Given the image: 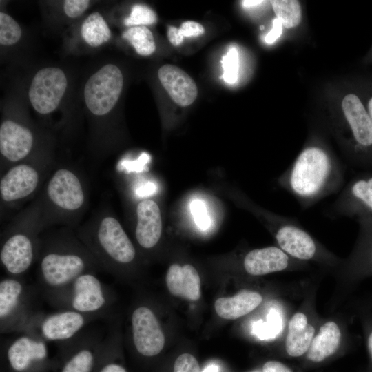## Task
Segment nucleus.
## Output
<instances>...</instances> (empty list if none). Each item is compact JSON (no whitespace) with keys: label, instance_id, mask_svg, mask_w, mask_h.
Segmentation results:
<instances>
[{"label":"nucleus","instance_id":"obj_30","mask_svg":"<svg viewBox=\"0 0 372 372\" xmlns=\"http://www.w3.org/2000/svg\"><path fill=\"white\" fill-rule=\"evenodd\" d=\"M21 29L10 15L0 13V43L11 45L18 42L21 37Z\"/></svg>","mask_w":372,"mask_h":372},{"label":"nucleus","instance_id":"obj_44","mask_svg":"<svg viewBox=\"0 0 372 372\" xmlns=\"http://www.w3.org/2000/svg\"><path fill=\"white\" fill-rule=\"evenodd\" d=\"M368 110H369V114L370 116L371 122H372V98L369 100L368 103Z\"/></svg>","mask_w":372,"mask_h":372},{"label":"nucleus","instance_id":"obj_34","mask_svg":"<svg viewBox=\"0 0 372 372\" xmlns=\"http://www.w3.org/2000/svg\"><path fill=\"white\" fill-rule=\"evenodd\" d=\"M190 211L196 225L201 229H208L211 225V220L207 214L203 201L195 199L190 204Z\"/></svg>","mask_w":372,"mask_h":372},{"label":"nucleus","instance_id":"obj_6","mask_svg":"<svg viewBox=\"0 0 372 372\" xmlns=\"http://www.w3.org/2000/svg\"><path fill=\"white\" fill-rule=\"evenodd\" d=\"M103 318L101 316L72 310H57L52 313L37 311L30 318L22 333L45 342H53L59 344L75 338L90 322Z\"/></svg>","mask_w":372,"mask_h":372},{"label":"nucleus","instance_id":"obj_31","mask_svg":"<svg viewBox=\"0 0 372 372\" xmlns=\"http://www.w3.org/2000/svg\"><path fill=\"white\" fill-rule=\"evenodd\" d=\"M157 21L155 12L143 4H135L131 10L129 17L126 18L124 23L127 26L141 25H152Z\"/></svg>","mask_w":372,"mask_h":372},{"label":"nucleus","instance_id":"obj_32","mask_svg":"<svg viewBox=\"0 0 372 372\" xmlns=\"http://www.w3.org/2000/svg\"><path fill=\"white\" fill-rule=\"evenodd\" d=\"M222 66L223 68V80L229 83H235L238 77L239 58L236 48H230L227 54L223 56Z\"/></svg>","mask_w":372,"mask_h":372},{"label":"nucleus","instance_id":"obj_5","mask_svg":"<svg viewBox=\"0 0 372 372\" xmlns=\"http://www.w3.org/2000/svg\"><path fill=\"white\" fill-rule=\"evenodd\" d=\"M56 366L47 342L29 334L20 333L1 347V372H55Z\"/></svg>","mask_w":372,"mask_h":372},{"label":"nucleus","instance_id":"obj_14","mask_svg":"<svg viewBox=\"0 0 372 372\" xmlns=\"http://www.w3.org/2000/svg\"><path fill=\"white\" fill-rule=\"evenodd\" d=\"M47 193L56 206L67 211L80 209L85 201L79 179L67 169H58L54 174L48 183Z\"/></svg>","mask_w":372,"mask_h":372},{"label":"nucleus","instance_id":"obj_26","mask_svg":"<svg viewBox=\"0 0 372 372\" xmlns=\"http://www.w3.org/2000/svg\"><path fill=\"white\" fill-rule=\"evenodd\" d=\"M81 33L84 41L92 47H98L111 37V31L99 12L90 14L83 22Z\"/></svg>","mask_w":372,"mask_h":372},{"label":"nucleus","instance_id":"obj_16","mask_svg":"<svg viewBox=\"0 0 372 372\" xmlns=\"http://www.w3.org/2000/svg\"><path fill=\"white\" fill-rule=\"evenodd\" d=\"M159 81L178 105L188 106L193 103L198 94V89L193 79L180 68L166 64L158 71Z\"/></svg>","mask_w":372,"mask_h":372},{"label":"nucleus","instance_id":"obj_2","mask_svg":"<svg viewBox=\"0 0 372 372\" xmlns=\"http://www.w3.org/2000/svg\"><path fill=\"white\" fill-rule=\"evenodd\" d=\"M94 261L79 245H49L43 253L39 267L37 288L43 298L65 287L77 277L92 272Z\"/></svg>","mask_w":372,"mask_h":372},{"label":"nucleus","instance_id":"obj_18","mask_svg":"<svg viewBox=\"0 0 372 372\" xmlns=\"http://www.w3.org/2000/svg\"><path fill=\"white\" fill-rule=\"evenodd\" d=\"M135 236L138 245L144 249L154 247L159 241L163 230L161 210L150 199L141 201L136 207Z\"/></svg>","mask_w":372,"mask_h":372},{"label":"nucleus","instance_id":"obj_12","mask_svg":"<svg viewBox=\"0 0 372 372\" xmlns=\"http://www.w3.org/2000/svg\"><path fill=\"white\" fill-rule=\"evenodd\" d=\"M130 321L132 342L136 353L144 358L158 355L165 345V335L152 309L145 305L135 307Z\"/></svg>","mask_w":372,"mask_h":372},{"label":"nucleus","instance_id":"obj_38","mask_svg":"<svg viewBox=\"0 0 372 372\" xmlns=\"http://www.w3.org/2000/svg\"><path fill=\"white\" fill-rule=\"evenodd\" d=\"M282 27L281 22L277 18L274 19L273 20L272 28L265 36V41L268 44L273 43L276 41L282 34Z\"/></svg>","mask_w":372,"mask_h":372},{"label":"nucleus","instance_id":"obj_43","mask_svg":"<svg viewBox=\"0 0 372 372\" xmlns=\"http://www.w3.org/2000/svg\"><path fill=\"white\" fill-rule=\"evenodd\" d=\"M202 372H219V366L217 364H211L206 366Z\"/></svg>","mask_w":372,"mask_h":372},{"label":"nucleus","instance_id":"obj_25","mask_svg":"<svg viewBox=\"0 0 372 372\" xmlns=\"http://www.w3.org/2000/svg\"><path fill=\"white\" fill-rule=\"evenodd\" d=\"M118 335L112 328L105 335L103 351L95 372H127L120 362Z\"/></svg>","mask_w":372,"mask_h":372},{"label":"nucleus","instance_id":"obj_40","mask_svg":"<svg viewBox=\"0 0 372 372\" xmlns=\"http://www.w3.org/2000/svg\"><path fill=\"white\" fill-rule=\"evenodd\" d=\"M167 38L173 45L178 46L183 43L184 37L179 28L170 25L167 30Z\"/></svg>","mask_w":372,"mask_h":372},{"label":"nucleus","instance_id":"obj_41","mask_svg":"<svg viewBox=\"0 0 372 372\" xmlns=\"http://www.w3.org/2000/svg\"><path fill=\"white\" fill-rule=\"evenodd\" d=\"M267 1L262 0H244L241 1L242 6L245 8H251L267 3Z\"/></svg>","mask_w":372,"mask_h":372},{"label":"nucleus","instance_id":"obj_23","mask_svg":"<svg viewBox=\"0 0 372 372\" xmlns=\"http://www.w3.org/2000/svg\"><path fill=\"white\" fill-rule=\"evenodd\" d=\"M314 333L315 329L308 323L305 314H294L289 322L286 338L285 345L288 355L299 357L305 353L309 350Z\"/></svg>","mask_w":372,"mask_h":372},{"label":"nucleus","instance_id":"obj_21","mask_svg":"<svg viewBox=\"0 0 372 372\" xmlns=\"http://www.w3.org/2000/svg\"><path fill=\"white\" fill-rule=\"evenodd\" d=\"M165 281L168 290L174 296L190 300H197L200 297V278L192 265H172L167 271Z\"/></svg>","mask_w":372,"mask_h":372},{"label":"nucleus","instance_id":"obj_3","mask_svg":"<svg viewBox=\"0 0 372 372\" xmlns=\"http://www.w3.org/2000/svg\"><path fill=\"white\" fill-rule=\"evenodd\" d=\"M43 299L57 310H72L108 319L114 297L108 285L92 272H86Z\"/></svg>","mask_w":372,"mask_h":372},{"label":"nucleus","instance_id":"obj_29","mask_svg":"<svg viewBox=\"0 0 372 372\" xmlns=\"http://www.w3.org/2000/svg\"><path fill=\"white\" fill-rule=\"evenodd\" d=\"M360 245L357 254V265L364 272H372V223L359 225Z\"/></svg>","mask_w":372,"mask_h":372},{"label":"nucleus","instance_id":"obj_8","mask_svg":"<svg viewBox=\"0 0 372 372\" xmlns=\"http://www.w3.org/2000/svg\"><path fill=\"white\" fill-rule=\"evenodd\" d=\"M104 338L100 331L85 329L72 340L59 344L55 372H95Z\"/></svg>","mask_w":372,"mask_h":372},{"label":"nucleus","instance_id":"obj_33","mask_svg":"<svg viewBox=\"0 0 372 372\" xmlns=\"http://www.w3.org/2000/svg\"><path fill=\"white\" fill-rule=\"evenodd\" d=\"M266 322H257L254 325V332L262 340L272 338L278 333L280 328L279 316L276 311H271L267 316Z\"/></svg>","mask_w":372,"mask_h":372},{"label":"nucleus","instance_id":"obj_24","mask_svg":"<svg viewBox=\"0 0 372 372\" xmlns=\"http://www.w3.org/2000/svg\"><path fill=\"white\" fill-rule=\"evenodd\" d=\"M341 332L338 324L332 321L321 326L319 333L313 338L307 351V358L320 362L332 355L339 347Z\"/></svg>","mask_w":372,"mask_h":372},{"label":"nucleus","instance_id":"obj_28","mask_svg":"<svg viewBox=\"0 0 372 372\" xmlns=\"http://www.w3.org/2000/svg\"><path fill=\"white\" fill-rule=\"evenodd\" d=\"M271 4L277 19L286 28H292L301 22L302 10L298 1L273 0Z\"/></svg>","mask_w":372,"mask_h":372},{"label":"nucleus","instance_id":"obj_13","mask_svg":"<svg viewBox=\"0 0 372 372\" xmlns=\"http://www.w3.org/2000/svg\"><path fill=\"white\" fill-rule=\"evenodd\" d=\"M67 85V77L61 69L39 70L32 79L28 92L32 107L42 114L53 112L59 105Z\"/></svg>","mask_w":372,"mask_h":372},{"label":"nucleus","instance_id":"obj_22","mask_svg":"<svg viewBox=\"0 0 372 372\" xmlns=\"http://www.w3.org/2000/svg\"><path fill=\"white\" fill-rule=\"evenodd\" d=\"M262 300V298L258 292L242 290L232 297L218 298L215 302L214 308L220 318L234 320L250 313L261 303Z\"/></svg>","mask_w":372,"mask_h":372},{"label":"nucleus","instance_id":"obj_15","mask_svg":"<svg viewBox=\"0 0 372 372\" xmlns=\"http://www.w3.org/2000/svg\"><path fill=\"white\" fill-rule=\"evenodd\" d=\"M35 256L32 239L25 234H15L3 243L1 262L12 277H20L32 265Z\"/></svg>","mask_w":372,"mask_h":372},{"label":"nucleus","instance_id":"obj_27","mask_svg":"<svg viewBox=\"0 0 372 372\" xmlns=\"http://www.w3.org/2000/svg\"><path fill=\"white\" fill-rule=\"evenodd\" d=\"M122 37L134 48L142 56H149L156 50V44L152 32L145 26H134L125 31Z\"/></svg>","mask_w":372,"mask_h":372},{"label":"nucleus","instance_id":"obj_11","mask_svg":"<svg viewBox=\"0 0 372 372\" xmlns=\"http://www.w3.org/2000/svg\"><path fill=\"white\" fill-rule=\"evenodd\" d=\"M123 85V74L113 64H107L92 74L85 83L84 99L94 114H107L118 100Z\"/></svg>","mask_w":372,"mask_h":372},{"label":"nucleus","instance_id":"obj_42","mask_svg":"<svg viewBox=\"0 0 372 372\" xmlns=\"http://www.w3.org/2000/svg\"><path fill=\"white\" fill-rule=\"evenodd\" d=\"M367 349L372 362V329H371L367 335Z\"/></svg>","mask_w":372,"mask_h":372},{"label":"nucleus","instance_id":"obj_10","mask_svg":"<svg viewBox=\"0 0 372 372\" xmlns=\"http://www.w3.org/2000/svg\"><path fill=\"white\" fill-rule=\"evenodd\" d=\"M260 214L272 231L279 248L289 256L309 260L319 254L317 242L296 218L262 211Z\"/></svg>","mask_w":372,"mask_h":372},{"label":"nucleus","instance_id":"obj_19","mask_svg":"<svg viewBox=\"0 0 372 372\" xmlns=\"http://www.w3.org/2000/svg\"><path fill=\"white\" fill-rule=\"evenodd\" d=\"M33 144L31 132L17 123L6 120L0 127V152L8 160L17 162L25 158Z\"/></svg>","mask_w":372,"mask_h":372},{"label":"nucleus","instance_id":"obj_7","mask_svg":"<svg viewBox=\"0 0 372 372\" xmlns=\"http://www.w3.org/2000/svg\"><path fill=\"white\" fill-rule=\"evenodd\" d=\"M87 242L106 269L113 272L121 265L132 263L136 258L134 245L114 217L104 218L93 238H88Z\"/></svg>","mask_w":372,"mask_h":372},{"label":"nucleus","instance_id":"obj_39","mask_svg":"<svg viewBox=\"0 0 372 372\" xmlns=\"http://www.w3.org/2000/svg\"><path fill=\"white\" fill-rule=\"evenodd\" d=\"M262 372H292V371L280 362L268 361L263 365Z\"/></svg>","mask_w":372,"mask_h":372},{"label":"nucleus","instance_id":"obj_17","mask_svg":"<svg viewBox=\"0 0 372 372\" xmlns=\"http://www.w3.org/2000/svg\"><path fill=\"white\" fill-rule=\"evenodd\" d=\"M39 183V174L32 167L20 164L11 168L0 182L1 198L6 202L23 198L31 194Z\"/></svg>","mask_w":372,"mask_h":372},{"label":"nucleus","instance_id":"obj_1","mask_svg":"<svg viewBox=\"0 0 372 372\" xmlns=\"http://www.w3.org/2000/svg\"><path fill=\"white\" fill-rule=\"evenodd\" d=\"M345 169L324 147H304L293 163L278 178V185L289 193L302 209L340 192Z\"/></svg>","mask_w":372,"mask_h":372},{"label":"nucleus","instance_id":"obj_35","mask_svg":"<svg viewBox=\"0 0 372 372\" xmlns=\"http://www.w3.org/2000/svg\"><path fill=\"white\" fill-rule=\"evenodd\" d=\"M174 372H200V369L194 356L189 353H183L174 362Z\"/></svg>","mask_w":372,"mask_h":372},{"label":"nucleus","instance_id":"obj_37","mask_svg":"<svg viewBox=\"0 0 372 372\" xmlns=\"http://www.w3.org/2000/svg\"><path fill=\"white\" fill-rule=\"evenodd\" d=\"M184 37H198L205 32L203 26L194 21H186L179 28Z\"/></svg>","mask_w":372,"mask_h":372},{"label":"nucleus","instance_id":"obj_4","mask_svg":"<svg viewBox=\"0 0 372 372\" xmlns=\"http://www.w3.org/2000/svg\"><path fill=\"white\" fill-rule=\"evenodd\" d=\"M39 294L37 287L27 285L19 277L0 281V331L1 334L21 333L37 310L34 301Z\"/></svg>","mask_w":372,"mask_h":372},{"label":"nucleus","instance_id":"obj_20","mask_svg":"<svg viewBox=\"0 0 372 372\" xmlns=\"http://www.w3.org/2000/svg\"><path fill=\"white\" fill-rule=\"evenodd\" d=\"M289 265V256L280 248L273 246L253 249L243 259L245 270L253 276L281 271Z\"/></svg>","mask_w":372,"mask_h":372},{"label":"nucleus","instance_id":"obj_9","mask_svg":"<svg viewBox=\"0 0 372 372\" xmlns=\"http://www.w3.org/2000/svg\"><path fill=\"white\" fill-rule=\"evenodd\" d=\"M327 214L331 218L354 219L358 225L372 223V172L353 177L342 187Z\"/></svg>","mask_w":372,"mask_h":372},{"label":"nucleus","instance_id":"obj_36","mask_svg":"<svg viewBox=\"0 0 372 372\" xmlns=\"http://www.w3.org/2000/svg\"><path fill=\"white\" fill-rule=\"evenodd\" d=\"M90 1L87 0H66L63 3V10L70 18L80 16L88 8Z\"/></svg>","mask_w":372,"mask_h":372}]
</instances>
